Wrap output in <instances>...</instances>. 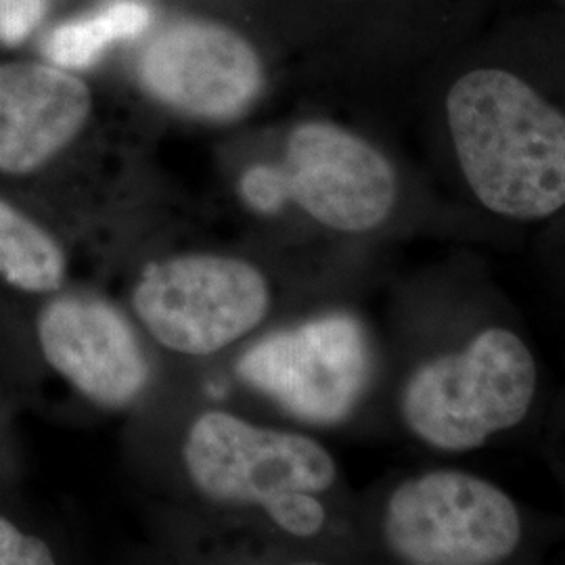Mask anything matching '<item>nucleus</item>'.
<instances>
[{
	"mask_svg": "<svg viewBox=\"0 0 565 565\" xmlns=\"http://www.w3.org/2000/svg\"><path fill=\"white\" fill-rule=\"evenodd\" d=\"M448 137L486 210L541 221L565 207V111L522 67L465 65L445 95Z\"/></svg>",
	"mask_w": 565,
	"mask_h": 565,
	"instance_id": "1",
	"label": "nucleus"
},
{
	"mask_svg": "<svg viewBox=\"0 0 565 565\" xmlns=\"http://www.w3.org/2000/svg\"><path fill=\"white\" fill-rule=\"evenodd\" d=\"M181 467L203 503L256 513L296 541L323 532L319 497L338 480L331 452L315 438L226 408H205L184 427Z\"/></svg>",
	"mask_w": 565,
	"mask_h": 565,
	"instance_id": "2",
	"label": "nucleus"
},
{
	"mask_svg": "<svg viewBox=\"0 0 565 565\" xmlns=\"http://www.w3.org/2000/svg\"><path fill=\"white\" fill-rule=\"evenodd\" d=\"M275 308L263 266L228 252H177L142 264L128 310L163 352L212 359L252 338Z\"/></svg>",
	"mask_w": 565,
	"mask_h": 565,
	"instance_id": "3",
	"label": "nucleus"
},
{
	"mask_svg": "<svg viewBox=\"0 0 565 565\" xmlns=\"http://www.w3.org/2000/svg\"><path fill=\"white\" fill-rule=\"evenodd\" d=\"M536 364L515 333L486 329L459 354H445L413 373L403 392V419L434 448L465 452L511 429L527 415Z\"/></svg>",
	"mask_w": 565,
	"mask_h": 565,
	"instance_id": "4",
	"label": "nucleus"
},
{
	"mask_svg": "<svg viewBox=\"0 0 565 565\" xmlns=\"http://www.w3.org/2000/svg\"><path fill=\"white\" fill-rule=\"evenodd\" d=\"M235 375L298 422L342 424L369 384V340L354 317L321 315L249 343L235 363Z\"/></svg>",
	"mask_w": 565,
	"mask_h": 565,
	"instance_id": "5",
	"label": "nucleus"
},
{
	"mask_svg": "<svg viewBox=\"0 0 565 565\" xmlns=\"http://www.w3.org/2000/svg\"><path fill=\"white\" fill-rule=\"evenodd\" d=\"M384 536L404 564L490 565L518 548L522 522L501 488L463 471H429L392 492Z\"/></svg>",
	"mask_w": 565,
	"mask_h": 565,
	"instance_id": "6",
	"label": "nucleus"
},
{
	"mask_svg": "<svg viewBox=\"0 0 565 565\" xmlns=\"http://www.w3.org/2000/svg\"><path fill=\"white\" fill-rule=\"evenodd\" d=\"M279 168L285 203L345 235H364L390 218L398 177L384 153L340 124H298L282 149Z\"/></svg>",
	"mask_w": 565,
	"mask_h": 565,
	"instance_id": "7",
	"label": "nucleus"
},
{
	"mask_svg": "<svg viewBox=\"0 0 565 565\" xmlns=\"http://www.w3.org/2000/svg\"><path fill=\"white\" fill-rule=\"evenodd\" d=\"M137 74L149 97L182 116L233 121L258 102L263 61L237 32L207 21H177L145 44Z\"/></svg>",
	"mask_w": 565,
	"mask_h": 565,
	"instance_id": "8",
	"label": "nucleus"
},
{
	"mask_svg": "<svg viewBox=\"0 0 565 565\" xmlns=\"http://www.w3.org/2000/svg\"><path fill=\"white\" fill-rule=\"evenodd\" d=\"M36 335L44 361L95 406H135L151 385V361L137 327L95 294H55L39 315Z\"/></svg>",
	"mask_w": 565,
	"mask_h": 565,
	"instance_id": "9",
	"label": "nucleus"
},
{
	"mask_svg": "<svg viewBox=\"0 0 565 565\" xmlns=\"http://www.w3.org/2000/svg\"><path fill=\"white\" fill-rule=\"evenodd\" d=\"M93 116L90 88L42 63L0 65V172H39L81 137Z\"/></svg>",
	"mask_w": 565,
	"mask_h": 565,
	"instance_id": "10",
	"label": "nucleus"
},
{
	"mask_svg": "<svg viewBox=\"0 0 565 565\" xmlns=\"http://www.w3.org/2000/svg\"><path fill=\"white\" fill-rule=\"evenodd\" d=\"M72 275L65 245L15 205L0 200V279L23 294L55 296Z\"/></svg>",
	"mask_w": 565,
	"mask_h": 565,
	"instance_id": "11",
	"label": "nucleus"
},
{
	"mask_svg": "<svg viewBox=\"0 0 565 565\" xmlns=\"http://www.w3.org/2000/svg\"><path fill=\"white\" fill-rule=\"evenodd\" d=\"M149 23V7L135 0H120L93 15L55 28L44 41V55L60 67L86 70L99 61L107 46L141 36Z\"/></svg>",
	"mask_w": 565,
	"mask_h": 565,
	"instance_id": "12",
	"label": "nucleus"
},
{
	"mask_svg": "<svg viewBox=\"0 0 565 565\" xmlns=\"http://www.w3.org/2000/svg\"><path fill=\"white\" fill-rule=\"evenodd\" d=\"M55 553L39 536L21 532L18 525L0 515V565H51Z\"/></svg>",
	"mask_w": 565,
	"mask_h": 565,
	"instance_id": "13",
	"label": "nucleus"
},
{
	"mask_svg": "<svg viewBox=\"0 0 565 565\" xmlns=\"http://www.w3.org/2000/svg\"><path fill=\"white\" fill-rule=\"evenodd\" d=\"M49 0H0V42L20 44L41 23Z\"/></svg>",
	"mask_w": 565,
	"mask_h": 565,
	"instance_id": "14",
	"label": "nucleus"
},
{
	"mask_svg": "<svg viewBox=\"0 0 565 565\" xmlns=\"http://www.w3.org/2000/svg\"><path fill=\"white\" fill-rule=\"evenodd\" d=\"M553 2H557V4H564L565 7V0H553Z\"/></svg>",
	"mask_w": 565,
	"mask_h": 565,
	"instance_id": "15",
	"label": "nucleus"
}]
</instances>
